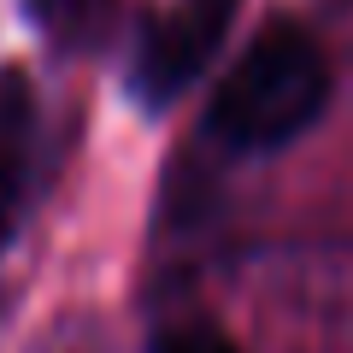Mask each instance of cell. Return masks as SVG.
<instances>
[{
	"label": "cell",
	"mask_w": 353,
	"mask_h": 353,
	"mask_svg": "<svg viewBox=\"0 0 353 353\" xmlns=\"http://www.w3.org/2000/svg\"><path fill=\"white\" fill-rule=\"evenodd\" d=\"M153 353H248V347H236L230 336H218L206 324H176L165 336H153Z\"/></svg>",
	"instance_id": "3957f363"
},
{
	"label": "cell",
	"mask_w": 353,
	"mask_h": 353,
	"mask_svg": "<svg viewBox=\"0 0 353 353\" xmlns=\"http://www.w3.org/2000/svg\"><path fill=\"white\" fill-rule=\"evenodd\" d=\"M236 0H176L141 30L136 59H130V88L141 106H171L194 77L206 71V59L218 53Z\"/></svg>",
	"instance_id": "7a4b0ae2"
},
{
	"label": "cell",
	"mask_w": 353,
	"mask_h": 353,
	"mask_svg": "<svg viewBox=\"0 0 353 353\" xmlns=\"http://www.w3.org/2000/svg\"><path fill=\"white\" fill-rule=\"evenodd\" d=\"M330 106V59L301 24H265L248 41L230 77L212 94V124L218 141L230 148H283V141L306 136L318 124V112Z\"/></svg>",
	"instance_id": "6da1fadb"
},
{
	"label": "cell",
	"mask_w": 353,
	"mask_h": 353,
	"mask_svg": "<svg viewBox=\"0 0 353 353\" xmlns=\"http://www.w3.org/2000/svg\"><path fill=\"white\" fill-rule=\"evenodd\" d=\"M12 230H18V171L0 159V248L12 241Z\"/></svg>",
	"instance_id": "277c9868"
}]
</instances>
